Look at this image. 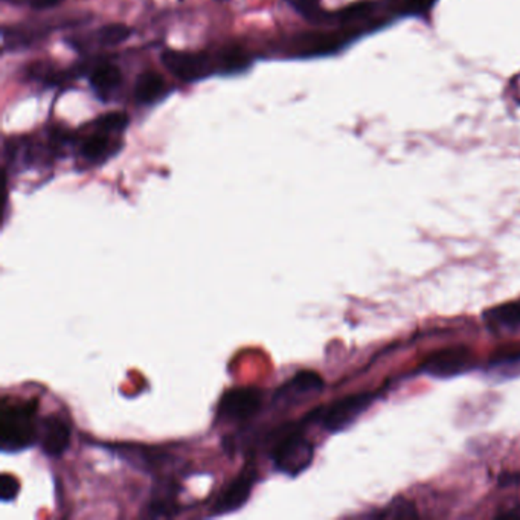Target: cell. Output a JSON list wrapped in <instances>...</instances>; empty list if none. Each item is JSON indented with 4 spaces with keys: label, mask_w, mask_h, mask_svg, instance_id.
Here are the masks:
<instances>
[{
    "label": "cell",
    "mask_w": 520,
    "mask_h": 520,
    "mask_svg": "<svg viewBox=\"0 0 520 520\" xmlns=\"http://www.w3.org/2000/svg\"><path fill=\"white\" fill-rule=\"evenodd\" d=\"M313 444L300 432L287 433L272 451L275 469L280 473L295 478L313 462Z\"/></svg>",
    "instance_id": "3"
},
{
    "label": "cell",
    "mask_w": 520,
    "mask_h": 520,
    "mask_svg": "<svg viewBox=\"0 0 520 520\" xmlns=\"http://www.w3.org/2000/svg\"><path fill=\"white\" fill-rule=\"evenodd\" d=\"M433 0H410V6L414 10H426L429 6L432 5Z\"/></svg>",
    "instance_id": "20"
},
{
    "label": "cell",
    "mask_w": 520,
    "mask_h": 520,
    "mask_svg": "<svg viewBox=\"0 0 520 520\" xmlns=\"http://www.w3.org/2000/svg\"><path fill=\"white\" fill-rule=\"evenodd\" d=\"M38 442H40L45 455L58 458L69 447V426L60 417L49 415L47 419H42V424L38 428Z\"/></svg>",
    "instance_id": "9"
},
{
    "label": "cell",
    "mask_w": 520,
    "mask_h": 520,
    "mask_svg": "<svg viewBox=\"0 0 520 520\" xmlns=\"http://www.w3.org/2000/svg\"><path fill=\"white\" fill-rule=\"evenodd\" d=\"M109 134L111 133L97 129V133L90 134L81 143V148H80L81 156L86 161L92 162V164H98V162L104 161V159L111 156V143H109V138H107Z\"/></svg>",
    "instance_id": "13"
},
{
    "label": "cell",
    "mask_w": 520,
    "mask_h": 520,
    "mask_svg": "<svg viewBox=\"0 0 520 520\" xmlns=\"http://www.w3.org/2000/svg\"><path fill=\"white\" fill-rule=\"evenodd\" d=\"M129 124V116L124 111H111L106 115L100 116L97 120V129L107 133H120Z\"/></svg>",
    "instance_id": "16"
},
{
    "label": "cell",
    "mask_w": 520,
    "mask_h": 520,
    "mask_svg": "<svg viewBox=\"0 0 520 520\" xmlns=\"http://www.w3.org/2000/svg\"><path fill=\"white\" fill-rule=\"evenodd\" d=\"M382 517H392V519H409L415 517L417 511L415 506L410 505L409 502L396 501L391 506H387V510L383 511Z\"/></svg>",
    "instance_id": "17"
},
{
    "label": "cell",
    "mask_w": 520,
    "mask_h": 520,
    "mask_svg": "<svg viewBox=\"0 0 520 520\" xmlns=\"http://www.w3.org/2000/svg\"><path fill=\"white\" fill-rule=\"evenodd\" d=\"M505 517H510V515H515V517H520V506H515V510L513 511H505L504 513Z\"/></svg>",
    "instance_id": "21"
},
{
    "label": "cell",
    "mask_w": 520,
    "mask_h": 520,
    "mask_svg": "<svg viewBox=\"0 0 520 520\" xmlns=\"http://www.w3.org/2000/svg\"><path fill=\"white\" fill-rule=\"evenodd\" d=\"M89 81L97 92L111 93V90L120 88L121 83H122V72L116 65L101 63L90 70Z\"/></svg>",
    "instance_id": "12"
},
{
    "label": "cell",
    "mask_w": 520,
    "mask_h": 520,
    "mask_svg": "<svg viewBox=\"0 0 520 520\" xmlns=\"http://www.w3.org/2000/svg\"><path fill=\"white\" fill-rule=\"evenodd\" d=\"M472 362L473 356L467 348H449L430 356L421 369L432 377H455L472 368Z\"/></svg>",
    "instance_id": "7"
},
{
    "label": "cell",
    "mask_w": 520,
    "mask_h": 520,
    "mask_svg": "<svg viewBox=\"0 0 520 520\" xmlns=\"http://www.w3.org/2000/svg\"><path fill=\"white\" fill-rule=\"evenodd\" d=\"M37 403L6 406L0 414V447L4 451H22L38 441Z\"/></svg>",
    "instance_id": "1"
},
{
    "label": "cell",
    "mask_w": 520,
    "mask_h": 520,
    "mask_svg": "<svg viewBox=\"0 0 520 520\" xmlns=\"http://www.w3.org/2000/svg\"><path fill=\"white\" fill-rule=\"evenodd\" d=\"M162 65L175 79L185 83H193L198 80L207 79L220 70V56L212 57L205 52L175 51L166 49L161 56Z\"/></svg>",
    "instance_id": "2"
},
{
    "label": "cell",
    "mask_w": 520,
    "mask_h": 520,
    "mask_svg": "<svg viewBox=\"0 0 520 520\" xmlns=\"http://www.w3.org/2000/svg\"><path fill=\"white\" fill-rule=\"evenodd\" d=\"M286 2L312 24H324L325 20L330 19V16L323 10L319 0H286Z\"/></svg>",
    "instance_id": "15"
},
{
    "label": "cell",
    "mask_w": 520,
    "mask_h": 520,
    "mask_svg": "<svg viewBox=\"0 0 520 520\" xmlns=\"http://www.w3.org/2000/svg\"><path fill=\"white\" fill-rule=\"evenodd\" d=\"M376 396L373 392H362L355 396L345 397L341 400L334 401L332 405L323 409H318L314 415L318 417L319 423L328 432H342L350 428L360 415H364L369 406L373 405Z\"/></svg>",
    "instance_id": "4"
},
{
    "label": "cell",
    "mask_w": 520,
    "mask_h": 520,
    "mask_svg": "<svg viewBox=\"0 0 520 520\" xmlns=\"http://www.w3.org/2000/svg\"><path fill=\"white\" fill-rule=\"evenodd\" d=\"M24 4L31 6L33 10H48V8H54V6L61 4L63 0H22Z\"/></svg>",
    "instance_id": "19"
},
{
    "label": "cell",
    "mask_w": 520,
    "mask_h": 520,
    "mask_svg": "<svg viewBox=\"0 0 520 520\" xmlns=\"http://www.w3.org/2000/svg\"><path fill=\"white\" fill-rule=\"evenodd\" d=\"M19 492V481L15 476H11L8 473H4L0 476V496H2V501H15Z\"/></svg>",
    "instance_id": "18"
},
{
    "label": "cell",
    "mask_w": 520,
    "mask_h": 520,
    "mask_svg": "<svg viewBox=\"0 0 520 520\" xmlns=\"http://www.w3.org/2000/svg\"><path fill=\"white\" fill-rule=\"evenodd\" d=\"M132 36V29L127 25L111 24L104 25L102 28L98 29L97 33H93V43L100 48L118 47L121 43L127 42Z\"/></svg>",
    "instance_id": "14"
},
{
    "label": "cell",
    "mask_w": 520,
    "mask_h": 520,
    "mask_svg": "<svg viewBox=\"0 0 520 520\" xmlns=\"http://www.w3.org/2000/svg\"><path fill=\"white\" fill-rule=\"evenodd\" d=\"M257 481V470L252 465L244 469L228 487L221 492L216 504L212 506V515H223L237 511L248 502L253 485Z\"/></svg>",
    "instance_id": "8"
},
{
    "label": "cell",
    "mask_w": 520,
    "mask_h": 520,
    "mask_svg": "<svg viewBox=\"0 0 520 520\" xmlns=\"http://www.w3.org/2000/svg\"><path fill=\"white\" fill-rule=\"evenodd\" d=\"M483 319H485L490 325H494V327L497 328L519 330L520 301H513V302L496 305V307H493V309L485 312Z\"/></svg>",
    "instance_id": "11"
},
{
    "label": "cell",
    "mask_w": 520,
    "mask_h": 520,
    "mask_svg": "<svg viewBox=\"0 0 520 520\" xmlns=\"http://www.w3.org/2000/svg\"><path fill=\"white\" fill-rule=\"evenodd\" d=\"M263 403V391L258 387H235L221 397L217 417L221 423H243L257 414Z\"/></svg>",
    "instance_id": "5"
},
{
    "label": "cell",
    "mask_w": 520,
    "mask_h": 520,
    "mask_svg": "<svg viewBox=\"0 0 520 520\" xmlns=\"http://www.w3.org/2000/svg\"><path fill=\"white\" fill-rule=\"evenodd\" d=\"M324 389V380L314 371H301L295 377L284 383L273 396V406L278 409H289L313 400Z\"/></svg>",
    "instance_id": "6"
},
{
    "label": "cell",
    "mask_w": 520,
    "mask_h": 520,
    "mask_svg": "<svg viewBox=\"0 0 520 520\" xmlns=\"http://www.w3.org/2000/svg\"><path fill=\"white\" fill-rule=\"evenodd\" d=\"M166 81L156 70H147L139 75L134 84V98L139 104H153L166 93Z\"/></svg>",
    "instance_id": "10"
}]
</instances>
